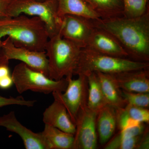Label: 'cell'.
Segmentation results:
<instances>
[{
  "label": "cell",
  "mask_w": 149,
  "mask_h": 149,
  "mask_svg": "<svg viewBox=\"0 0 149 149\" xmlns=\"http://www.w3.org/2000/svg\"><path fill=\"white\" fill-rule=\"evenodd\" d=\"M94 26L104 29L118 41L128 58L149 62V8L141 16H123L108 19H92Z\"/></svg>",
  "instance_id": "obj_1"
},
{
  "label": "cell",
  "mask_w": 149,
  "mask_h": 149,
  "mask_svg": "<svg viewBox=\"0 0 149 149\" xmlns=\"http://www.w3.org/2000/svg\"><path fill=\"white\" fill-rule=\"evenodd\" d=\"M9 37L17 47L44 52L49 39L45 23L39 17L24 14L0 19V41Z\"/></svg>",
  "instance_id": "obj_2"
},
{
  "label": "cell",
  "mask_w": 149,
  "mask_h": 149,
  "mask_svg": "<svg viewBox=\"0 0 149 149\" xmlns=\"http://www.w3.org/2000/svg\"><path fill=\"white\" fill-rule=\"evenodd\" d=\"M81 50V48L77 45L63 38L60 31L49 38L45 49L49 64V77L57 81L72 78Z\"/></svg>",
  "instance_id": "obj_3"
},
{
  "label": "cell",
  "mask_w": 149,
  "mask_h": 149,
  "mask_svg": "<svg viewBox=\"0 0 149 149\" xmlns=\"http://www.w3.org/2000/svg\"><path fill=\"white\" fill-rule=\"evenodd\" d=\"M149 68V62L134 61L99 53L88 47L81 48L80 58L73 75L90 72L116 74Z\"/></svg>",
  "instance_id": "obj_4"
},
{
  "label": "cell",
  "mask_w": 149,
  "mask_h": 149,
  "mask_svg": "<svg viewBox=\"0 0 149 149\" xmlns=\"http://www.w3.org/2000/svg\"><path fill=\"white\" fill-rule=\"evenodd\" d=\"M21 14L39 17L45 25L49 38L59 33L63 22L58 15L56 0H11L7 17Z\"/></svg>",
  "instance_id": "obj_5"
},
{
  "label": "cell",
  "mask_w": 149,
  "mask_h": 149,
  "mask_svg": "<svg viewBox=\"0 0 149 149\" xmlns=\"http://www.w3.org/2000/svg\"><path fill=\"white\" fill-rule=\"evenodd\" d=\"M11 76L13 84L19 94L29 90L45 94L64 92L68 84L66 78L57 81L52 80L22 62L15 65Z\"/></svg>",
  "instance_id": "obj_6"
},
{
  "label": "cell",
  "mask_w": 149,
  "mask_h": 149,
  "mask_svg": "<svg viewBox=\"0 0 149 149\" xmlns=\"http://www.w3.org/2000/svg\"><path fill=\"white\" fill-rule=\"evenodd\" d=\"M78 78H66L68 81L64 93L54 92V100L61 103L67 111L72 122L75 125L80 111L88 106V84L85 74L77 75Z\"/></svg>",
  "instance_id": "obj_7"
},
{
  "label": "cell",
  "mask_w": 149,
  "mask_h": 149,
  "mask_svg": "<svg viewBox=\"0 0 149 149\" xmlns=\"http://www.w3.org/2000/svg\"><path fill=\"white\" fill-rule=\"evenodd\" d=\"M0 47L9 61H19L32 69L42 72L49 77L48 60L45 51L37 52L16 47L8 37L0 41Z\"/></svg>",
  "instance_id": "obj_8"
},
{
  "label": "cell",
  "mask_w": 149,
  "mask_h": 149,
  "mask_svg": "<svg viewBox=\"0 0 149 149\" xmlns=\"http://www.w3.org/2000/svg\"><path fill=\"white\" fill-rule=\"evenodd\" d=\"M97 112L85 107L79 113L75 123L72 149H95L97 147Z\"/></svg>",
  "instance_id": "obj_9"
},
{
  "label": "cell",
  "mask_w": 149,
  "mask_h": 149,
  "mask_svg": "<svg viewBox=\"0 0 149 149\" xmlns=\"http://www.w3.org/2000/svg\"><path fill=\"white\" fill-rule=\"evenodd\" d=\"M91 19L75 15H65L60 34L80 47H85L94 28Z\"/></svg>",
  "instance_id": "obj_10"
},
{
  "label": "cell",
  "mask_w": 149,
  "mask_h": 149,
  "mask_svg": "<svg viewBox=\"0 0 149 149\" xmlns=\"http://www.w3.org/2000/svg\"><path fill=\"white\" fill-rule=\"evenodd\" d=\"M0 126L20 136L26 149H49L41 133H35L22 125L17 119L15 112L10 111L0 117Z\"/></svg>",
  "instance_id": "obj_11"
},
{
  "label": "cell",
  "mask_w": 149,
  "mask_h": 149,
  "mask_svg": "<svg viewBox=\"0 0 149 149\" xmlns=\"http://www.w3.org/2000/svg\"><path fill=\"white\" fill-rule=\"evenodd\" d=\"M94 27L85 47L108 55L128 58V54L113 35L104 29Z\"/></svg>",
  "instance_id": "obj_12"
},
{
  "label": "cell",
  "mask_w": 149,
  "mask_h": 149,
  "mask_svg": "<svg viewBox=\"0 0 149 149\" xmlns=\"http://www.w3.org/2000/svg\"><path fill=\"white\" fill-rule=\"evenodd\" d=\"M110 74L115 84L122 91L149 93V68Z\"/></svg>",
  "instance_id": "obj_13"
},
{
  "label": "cell",
  "mask_w": 149,
  "mask_h": 149,
  "mask_svg": "<svg viewBox=\"0 0 149 149\" xmlns=\"http://www.w3.org/2000/svg\"><path fill=\"white\" fill-rule=\"evenodd\" d=\"M45 124L51 125L66 133L74 135L76 126L72 122L65 107L58 101H54L43 114Z\"/></svg>",
  "instance_id": "obj_14"
},
{
  "label": "cell",
  "mask_w": 149,
  "mask_h": 149,
  "mask_svg": "<svg viewBox=\"0 0 149 149\" xmlns=\"http://www.w3.org/2000/svg\"><path fill=\"white\" fill-rule=\"evenodd\" d=\"M96 128L100 143L106 145L117 128L116 109L114 107L107 104L98 112Z\"/></svg>",
  "instance_id": "obj_15"
},
{
  "label": "cell",
  "mask_w": 149,
  "mask_h": 149,
  "mask_svg": "<svg viewBox=\"0 0 149 149\" xmlns=\"http://www.w3.org/2000/svg\"><path fill=\"white\" fill-rule=\"evenodd\" d=\"M102 19L123 16L122 0H82Z\"/></svg>",
  "instance_id": "obj_16"
},
{
  "label": "cell",
  "mask_w": 149,
  "mask_h": 149,
  "mask_svg": "<svg viewBox=\"0 0 149 149\" xmlns=\"http://www.w3.org/2000/svg\"><path fill=\"white\" fill-rule=\"evenodd\" d=\"M97 73L107 104L115 109L123 108L127 105L123 97L121 90L115 84L109 74Z\"/></svg>",
  "instance_id": "obj_17"
},
{
  "label": "cell",
  "mask_w": 149,
  "mask_h": 149,
  "mask_svg": "<svg viewBox=\"0 0 149 149\" xmlns=\"http://www.w3.org/2000/svg\"><path fill=\"white\" fill-rule=\"evenodd\" d=\"M41 134L49 149H72L74 135L62 131L51 125L45 124Z\"/></svg>",
  "instance_id": "obj_18"
},
{
  "label": "cell",
  "mask_w": 149,
  "mask_h": 149,
  "mask_svg": "<svg viewBox=\"0 0 149 149\" xmlns=\"http://www.w3.org/2000/svg\"><path fill=\"white\" fill-rule=\"evenodd\" d=\"M59 16L63 19L65 15L72 14L97 19L100 17L82 0H56Z\"/></svg>",
  "instance_id": "obj_19"
},
{
  "label": "cell",
  "mask_w": 149,
  "mask_h": 149,
  "mask_svg": "<svg viewBox=\"0 0 149 149\" xmlns=\"http://www.w3.org/2000/svg\"><path fill=\"white\" fill-rule=\"evenodd\" d=\"M87 76L88 84V106L90 109L98 112L107 104L97 73L90 72Z\"/></svg>",
  "instance_id": "obj_20"
},
{
  "label": "cell",
  "mask_w": 149,
  "mask_h": 149,
  "mask_svg": "<svg viewBox=\"0 0 149 149\" xmlns=\"http://www.w3.org/2000/svg\"><path fill=\"white\" fill-rule=\"evenodd\" d=\"M124 11L123 16L134 18L143 14L149 8V0H122Z\"/></svg>",
  "instance_id": "obj_21"
},
{
  "label": "cell",
  "mask_w": 149,
  "mask_h": 149,
  "mask_svg": "<svg viewBox=\"0 0 149 149\" xmlns=\"http://www.w3.org/2000/svg\"><path fill=\"white\" fill-rule=\"evenodd\" d=\"M127 104L149 109V93H133L121 90Z\"/></svg>",
  "instance_id": "obj_22"
},
{
  "label": "cell",
  "mask_w": 149,
  "mask_h": 149,
  "mask_svg": "<svg viewBox=\"0 0 149 149\" xmlns=\"http://www.w3.org/2000/svg\"><path fill=\"white\" fill-rule=\"evenodd\" d=\"M124 109L130 117L140 123H149V109L127 104Z\"/></svg>",
  "instance_id": "obj_23"
},
{
  "label": "cell",
  "mask_w": 149,
  "mask_h": 149,
  "mask_svg": "<svg viewBox=\"0 0 149 149\" xmlns=\"http://www.w3.org/2000/svg\"><path fill=\"white\" fill-rule=\"evenodd\" d=\"M116 113L117 123L116 128H118L119 130H124L141 123L137 122L130 117L124 108L116 109Z\"/></svg>",
  "instance_id": "obj_24"
},
{
  "label": "cell",
  "mask_w": 149,
  "mask_h": 149,
  "mask_svg": "<svg viewBox=\"0 0 149 149\" xmlns=\"http://www.w3.org/2000/svg\"><path fill=\"white\" fill-rule=\"evenodd\" d=\"M36 100H24L22 96H18L16 97L7 98L0 95V108L11 105H18L27 107L34 106Z\"/></svg>",
  "instance_id": "obj_25"
},
{
  "label": "cell",
  "mask_w": 149,
  "mask_h": 149,
  "mask_svg": "<svg viewBox=\"0 0 149 149\" xmlns=\"http://www.w3.org/2000/svg\"><path fill=\"white\" fill-rule=\"evenodd\" d=\"M149 149V128L147 127L142 135L137 149Z\"/></svg>",
  "instance_id": "obj_26"
},
{
  "label": "cell",
  "mask_w": 149,
  "mask_h": 149,
  "mask_svg": "<svg viewBox=\"0 0 149 149\" xmlns=\"http://www.w3.org/2000/svg\"><path fill=\"white\" fill-rule=\"evenodd\" d=\"M13 84V80L11 75L0 78V88L2 89H8L12 87Z\"/></svg>",
  "instance_id": "obj_27"
},
{
  "label": "cell",
  "mask_w": 149,
  "mask_h": 149,
  "mask_svg": "<svg viewBox=\"0 0 149 149\" xmlns=\"http://www.w3.org/2000/svg\"><path fill=\"white\" fill-rule=\"evenodd\" d=\"M11 0H0V19L7 17V12Z\"/></svg>",
  "instance_id": "obj_28"
},
{
  "label": "cell",
  "mask_w": 149,
  "mask_h": 149,
  "mask_svg": "<svg viewBox=\"0 0 149 149\" xmlns=\"http://www.w3.org/2000/svg\"><path fill=\"white\" fill-rule=\"evenodd\" d=\"M10 75L8 65L0 66V78Z\"/></svg>",
  "instance_id": "obj_29"
},
{
  "label": "cell",
  "mask_w": 149,
  "mask_h": 149,
  "mask_svg": "<svg viewBox=\"0 0 149 149\" xmlns=\"http://www.w3.org/2000/svg\"><path fill=\"white\" fill-rule=\"evenodd\" d=\"M9 61L7 59L0 47V66L3 65H9Z\"/></svg>",
  "instance_id": "obj_30"
}]
</instances>
